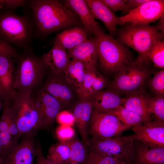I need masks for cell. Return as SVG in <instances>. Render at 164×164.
<instances>
[{
    "instance_id": "1",
    "label": "cell",
    "mask_w": 164,
    "mask_h": 164,
    "mask_svg": "<svg viewBox=\"0 0 164 164\" xmlns=\"http://www.w3.org/2000/svg\"><path fill=\"white\" fill-rule=\"evenodd\" d=\"M35 25L34 36L47 34L77 24V14L58 0H27Z\"/></svg>"
},
{
    "instance_id": "2",
    "label": "cell",
    "mask_w": 164,
    "mask_h": 164,
    "mask_svg": "<svg viewBox=\"0 0 164 164\" xmlns=\"http://www.w3.org/2000/svg\"><path fill=\"white\" fill-rule=\"evenodd\" d=\"M26 11L22 15L7 9L0 13V38L23 50L31 49L35 32L33 17L31 13Z\"/></svg>"
},
{
    "instance_id": "3",
    "label": "cell",
    "mask_w": 164,
    "mask_h": 164,
    "mask_svg": "<svg viewBox=\"0 0 164 164\" xmlns=\"http://www.w3.org/2000/svg\"><path fill=\"white\" fill-rule=\"evenodd\" d=\"M98 60L105 71L116 73L134 61L129 50L123 44L106 34L97 22L93 31Z\"/></svg>"
},
{
    "instance_id": "4",
    "label": "cell",
    "mask_w": 164,
    "mask_h": 164,
    "mask_svg": "<svg viewBox=\"0 0 164 164\" xmlns=\"http://www.w3.org/2000/svg\"><path fill=\"white\" fill-rule=\"evenodd\" d=\"M118 41L135 50L138 56L135 62L143 66L148 63L149 51L155 42L162 39L163 34L157 25H132L128 23L118 32Z\"/></svg>"
},
{
    "instance_id": "5",
    "label": "cell",
    "mask_w": 164,
    "mask_h": 164,
    "mask_svg": "<svg viewBox=\"0 0 164 164\" xmlns=\"http://www.w3.org/2000/svg\"><path fill=\"white\" fill-rule=\"evenodd\" d=\"M14 59L16 66L14 74L13 88L20 91H31L41 83L46 69L41 59L32 49L23 50Z\"/></svg>"
},
{
    "instance_id": "6",
    "label": "cell",
    "mask_w": 164,
    "mask_h": 164,
    "mask_svg": "<svg viewBox=\"0 0 164 164\" xmlns=\"http://www.w3.org/2000/svg\"><path fill=\"white\" fill-rule=\"evenodd\" d=\"M32 94L30 91L15 90L11 97L8 107L15 114L20 136L42 128L39 113Z\"/></svg>"
},
{
    "instance_id": "7",
    "label": "cell",
    "mask_w": 164,
    "mask_h": 164,
    "mask_svg": "<svg viewBox=\"0 0 164 164\" xmlns=\"http://www.w3.org/2000/svg\"><path fill=\"white\" fill-rule=\"evenodd\" d=\"M115 74L109 86L110 90L119 94H129L142 91L149 76L148 70L135 61Z\"/></svg>"
},
{
    "instance_id": "8",
    "label": "cell",
    "mask_w": 164,
    "mask_h": 164,
    "mask_svg": "<svg viewBox=\"0 0 164 164\" xmlns=\"http://www.w3.org/2000/svg\"><path fill=\"white\" fill-rule=\"evenodd\" d=\"M134 140L128 135L89 139L91 150L118 159L124 164L131 163Z\"/></svg>"
},
{
    "instance_id": "9",
    "label": "cell",
    "mask_w": 164,
    "mask_h": 164,
    "mask_svg": "<svg viewBox=\"0 0 164 164\" xmlns=\"http://www.w3.org/2000/svg\"><path fill=\"white\" fill-rule=\"evenodd\" d=\"M131 128L123 124L114 116L99 112L93 109L88 128L92 138L100 139L115 137Z\"/></svg>"
},
{
    "instance_id": "10",
    "label": "cell",
    "mask_w": 164,
    "mask_h": 164,
    "mask_svg": "<svg viewBox=\"0 0 164 164\" xmlns=\"http://www.w3.org/2000/svg\"><path fill=\"white\" fill-rule=\"evenodd\" d=\"M164 12L163 0H149L119 17L120 25L125 23L132 25L149 24L160 19Z\"/></svg>"
},
{
    "instance_id": "11",
    "label": "cell",
    "mask_w": 164,
    "mask_h": 164,
    "mask_svg": "<svg viewBox=\"0 0 164 164\" xmlns=\"http://www.w3.org/2000/svg\"><path fill=\"white\" fill-rule=\"evenodd\" d=\"M133 134L128 135L151 148L164 147V123L155 119L131 128Z\"/></svg>"
},
{
    "instance_id": "12",
    "label": "cell",
    "mask_w": 164,
    "mask_h": 164,
    "mask_svg": "<svg viewBox=\"0 0 164 164\" xmlns=\"http://www.w3.org/2000/svg\"><path fill=\"white\" fill-rule=\"evenodd\" d=\"M35 98L42 124V128L50 125L58 114L61 111L63 106L55 97L46 92L40 90Z\"/></svg>"
},
{
    "instance_id": "13",
    "label": "cell",
    "mask_w": 164,
    "mask_h": 164,
    "mask_svg": "<svg viewBox=\"0 0 164 164\" xmlns=\"http://www.w3.org/2000/svg\"><path fill=\"white\" fill-rule=\"evenodd\" d=\"M15 62L12 58L0 56V91L3 107H9L11 96L15 90L13 88Z\"/></svg>"
},
{
    "instance_id": "14",
    "label": "cell",
    "mask_w": 164,
    "mask_h": 164,
    "mask_svg": "<svg viewBox=\"0 0 164 164\" xmlns=\"http://www.w3.org/2000/svg\"><path fill=\"white\" fill-rule=\"evenodd\" d=\"M67 52L70 58L83 63L86 70H96L98 58L94 38L87 39Z\"/></svg>"
},
{
    "instance_id": "15",
    "label": "cell",
    "mask_w": 164,
    "mask_h": 164,
    "mask_svg": "<svg viewBox=\"0 0 164 164\" xmlns=\"http://www.w3.org/2000/svg\"><path fill=\"white\" fill-rule=\"evenodd\" d=\"M93 109L92 104L88 99L80 100L75 106L72 113L82 142L87 149L89 145L88 128Z\"/></svg>"
},
{
    "instance_id": "16",
    "label": "cell",
    "mask_w": 164,
    "mask_h": 164,
    "mask_svg": "<svg viewBox=\"0 0 164 164\" xmlns=\"http://www.w3.org/2000/svg\"><path fill=\"white\" fill-rule=\"evenodd\" d=\"M132 162L133 164H164V147L151 148L134 140Z\"/></svg>"
},
{
    "instance_id": "17",
    "label": "cell",
    "mask_w": 164,
    "mask_h": 164,
    "mask_svg": "<svg viewBox=\"0 0 164 164\" xmlns=\"http://www.w3.org/2000/svg\"><path fill=\"white\" fill-rule=\"evenodd\" d=\"M36 150L30 138L16 144L5 156L4 164H33Z\"/></svg>"
},
{
    "instance_id": "18",
    "label": "cell",
    "mask_w": 164,
    "mask_h": 164,
    "mask_svg": "<svg viewBox=\"0 0 164 164\" xmlns=\"http://www.w3.org/2000/svg\"><path fill=\"white\" fill-rule=\"evenodd\" d=\"M85 1L94 18L102 21L109 32L114 35L117 32V26L120 25L119 17L117 16L101 0Z\"/></svg>"
},
{
    "instance_id": "19",
    "label": "cell",
    "mask_w": 164,
    "mask_h": 164,
    "mask_svg": "<svg viewBox=\"0 0 164 164\" xmlns=\"http://www.w3.org/2000/svg\"><path fill=\"white\" fill-rule=\"evenodd\" d=\"M107 84L106 79L96 70H86L82 84L76 91L80 100L87 99Z\"/></svg>"
},
{
    "instance_id": "20",
    "label": "cell",
    "mask_w": 164,
    "mask_h": 164,
    "mask_svg": "<svg viewBox=\"0 0 164 164\" xmlns=\"http://www.w3.org/2000/svg\"><path fill=\"white\" fill-rule=\"evenodd\" d=\"M41 58L46 69L56 75L63 73L70 60L67 50L53 45Z\"/></svg>"
},
{
    "instance_id": "21",
    "label": "cell",
    "mask_w": 164,
    "mask_h": 164,
    "mask_svg": "<svg viewBox=\"0 0 164 164\" xmlns=\"http://www.w3.org/2000/svg\"><path fill=\"white\" fill-rule=\"evenodd\" d=\"M92 103L93 109L104 113L122 106L123 98L114 91L101 90L91 97L88 99Z\"/></svg>"
},
{
    "instance_id": "22",
    "label": "cell",
    "mask_w": 164,
    "mask_h": 164,
    "mask_svg": "<svg viewBox=\"0 0 164 164\" xmlns=\"http://www.w3.org/2000/svg\"><path fill=\"white\" fill-rule=\"evenodd\" d=\"M122 106L128 110L140 115L144 123L152 120L149 103V96L142 91L128 94L123 98Z\"/></svg>"
},
{
    "instance_id": "23",
    "label": "cell",
    "mask_w": 164,
    "mask_h": 164,
    "mask_svg": "<svg viewBox=\"0 0 164 164\" xmlns=\"http://www.w3.org/2000/svg\"><path fill=\"white\" fill-rule=\"evenodd\" d=\"M87 32L85 29L78 27L65 30L56 36L53 45L69 50L87 39Z\"/></svg>"
},
{
    "instance_id": "24",
    "label": "cell",
    "mask_w": 164,
    "mask_h": 164,
    "mask_svg": "<svg viewBox=\"0 0 164 164\" xmlns=\"http://www.w3.org/2000/svg\"><path fill=\"white\" fill-rule=\"evenodd\" d=\"M42 90L55 97L63 106H67L72 99V94L69 87L57 77L49 80Z\"/></svg>"
},
{
    "instance_id": "25",
    "label": "cell",
    "mask_w": 164,
    "mask_h": 164,
    "mask_svg": "<svg viewBox=\"0 0 164 164\" xmlns=\"http://www.w3.org/2000/svg\"><path fill=\"white\" fill-rule=\"evenodd\" d=\"M64 5L79 16L87 32L93 33L94 26L97 22L85 0H67L65 1Z\"/></svg>"
},
{
    "instance_id": "26",
    "label": "cell",
    "mask_w": 164,
    "mask_h": 164,
    "mask_svg": "<svg viewBox=\"0 0 164 164\" xmlns=\"http://www.w3.org/2000/svg\"><path fill=\"white\" fill-rule=\"evenodd\" d=\"M86 71L83 63L72 59L65 69L63 73L67 83L76 91L82 84Z\"/></svg>"
},
{
    "instance_id": "27",
    "label": "cell",
    "mask_w": 164,
    "mask_h": 164,
    "mask_svg": "<svg viewBox=\"0 0 164 164\" xmlns=\"http://www.w3.org/2000/svg\"><path fill=\"white\" fill-rule=\"evenodd\" d=\"M70 157L68 142L60 141L50 146L46 158L55 164H67L69 163Z\"/></svg>"
},
{
    "instance_id": "28",
    "label": "cell",
    "mask_w": 164,
    "mask_h": 164,
    "mask_svg": "<svg viewBox=\"0 0 164 164\" xmlns=\"http://www.w3.org/2000/svg\"><path fill=\"white\" fill-rule=\"evenodd\" d=\"M104 113L115 116L122 124L131 128L144 123V120L140 115L123 106H119Z\"/></svg>"
},
{
    "instance_id": "29",
    "label": "cell",
    "mask_w": 164,
    "mask_h": 164,
    "mask_svg": "<svg viewBox=\"0 0 164 164\" xmlns=\"http://www.w3.org/2000/svg\"><path fill=\"white\" fill-rule=\"evenodd\" d=\"M70 149L69 163H84L87 156V148L83 142L75 137L67 141Z\"/></svg>"
},
{
    "instance_id": "30",
    "label": "cell",
    "mask_w": 164,
    "mask_h": 164,
    "mask_svg": "<svg viewBox=\"0 0 164 164\" xmlns=\"http://www.w3.org/2000/svg\"><path fill=\"white\" fill-rule=\"evenodd\" d=\"M148 57L154 66L161 69L164 67V42L157 40L149 52Z\"/></svg>"
},
{
    "instance_id": "31",
    "label": "cell",
    "mask_w": 164,
    "mask_h": 164,
    "mask_svg": "<svg viewBox=\"0 0 164 164\" xmlns=\"http://www.w3.org/2000/svg\"><path fill=\"white\" fill-rule=\"evenodd\" d=\"M82 164H124L114 158L107 156L91 150L87 153Z\"/></svg>"
},
{
    "instance_id": "32",
    "label": "cell",
    "mask_w": 164,
    "mask_h": 164,
    "mask_svg": "<svg viewBox=\"0 0 164 164\" xmlns=\"http://www.w3.org/2000/svg\"><path fill=\"white\" fill-rule=\"evenodd\" d=\"M149 103L150 111L155 117V119L164 123V97H149Z\"/></svg>"
},
{
    "instance_id": "33",
    "label": "cell",
    "mask_w": 164,
    "mask_h": 164,
    "mask_svg": "<svg viewBox=\"0 0 164 164\" xmlns=\"http://www.w3.org/2000/svg\"><path fill=\"white\" fill-rule=\"evenodd\" d=\"M149 85L155 96L164 97V70H162L155 73L150 80Z\"/></svg>"
},
{
    "instance_id": "34",
    "label": "cell",
    "mask_w": 164,
    "mask_h": 164,
    "mask_svg": "<svg viewBox=\"0 0 164 164\" xmlns=\"http://www.w3.org/2000/svg\"><path fill=\"white\" fill-rule=\"evenodd\" d=\"M15 138L7 130L0 132V142L5 156L16 144Z\"/></svg>"
},
{
    "instance_id": "35",
    "label": "cell",
    "mask_w": 164,
    "mask_h": 164,
    "mask_svg": "<svg viewBox=\"0 0 164 164\" xmlns=\"http://www.w3.org/2000/svg\"><path fill=\"white\" fill-rule=\"evenodd\" d=\"M56 134L60 141L66 142L74 138L75 133L72 126L60 125L56 129Z\"/></svg>"
},
{
    "instance_id": "36",
    "label": "cell",
    "mask_w": 164,
    "mask_h": 164,
    "mask_svg": "<svg viewBox=\"0 0 164 164\" xmlns=\"http://www.w3.org/2000/svg\"><path fill=\"white\" fill-rule=\"evenodd\" d=\"M101 1L112 11H121L128 13L129 11L127 7L126 0H101Z\"/></svg>"
},
{
    "instance_id": "37",
    "label": "cell",
    "mask_w": 164,
    "mask_h": 164,
    "mask_svg": "<svg viewBox=\"0 0 164 164\" xmlns=\"http://www.w3.org/2000/svg\"><path fill=\"white\" fill-rule=\"evenodd\" d=\"M56 119L60 125L73 126L75 123L74 116L72 113L67 110L61 111Z\"/></svg>"
},
{
    "instance_id": "38",
    "label": "cell",
    "mask_w": 164,
    "mask_h": 164,
    "mask_svg": "<svg viewBox=\"0 0 164 164\" xmlns=\"http://www.w3.org/2000/svg\"><path fill=\"white\" fill-rule=\"evenodd\" d=\"M19 53L15 48L0 38V56L9 57L14 59Z\"/></svg>"
},
{
    "instance_id": "39",
    "label": "cell",
    "mask_w": 164,
    "mask_h": 164,
    "mask_svg": "<svg viewBox=\"0 0 164 164\" xmlns=\"http://www.w3.org/2000/svg\"><path fill=\"white\" fill-rule=\"evenodd\" d=\"M7 108L9 117V126L8 130L15 138L20 136L17 126L15 117L11 108L5 107Z\"/></svg>"
},
{
    "instance_id": "40",
    "label": "cell",
    "mask_w": 164,
    "mask_h": 164,
    "mask_svg": "<svg viewBox=\"0 0 164 164\" xmlns=\"http://www.w3.org/2000/svg\"><path fill=\"white\" fill-rule=\"evenodd\" d=\"M27 0H4V6L6 9L14 10L17 8L25 6Z\"/></svg>"
},
{
    "instance_id": "41",
    "label": "cell",
    "mask_w": 164,
    "mask_h": 164,
    "mask_svg": "<svg viewBox=\"0 0 164 164\" xmlns=\"http://www.w3.org/2000/svg\"><path fill=\"white\" fill-rule=\"evenodd\" d=\"M9 126V115L6 108L4 107L0 118V132L8 130Z\"/></svg>"
},
{
    "instance_id": "42",
    "label": "cell",
    "mask_w": 164,
    "mask_h": 164,
    "mask_svg": "<svg viewBox=\"0 0 164 164\" xmlns=\"http://www.w3.org/2000/svg\"><path fill=\"white\" fill-rule=\"evenodd\" d=\"M35 158V164H55L45 157L40 147L36 149Z\"/></svg>"
},
{
    "instance_id": "43",
    "label": "cell",
    "mask_w": 164,
    "mask_h": 164,
    "mask_svg": "<svg viewBox=\"0 0 164 164\" xmlns=\"http://www.w3.org/2000/svg\"><path fill=\"white\" fill-rule=\"evenodd\" d=\"M149 0H126V4L129 12L138 7L143 3Z\"/></svg>"
},
{
    "instance_id": "44",
    "label": "cell",
    "mask_w": 164,
    "mask_h": 164,
    "mask_svg": "<svg viewBox=\"0 0 164 164\" xmlns=\"http://www.w3.org/2000/svg\"><path fill=\"white\" fill-rule=\"evenodd\" d=\"M160 20L159 23L157 25L159 30L162 33L164 34V14L160 18Z\"/></svg>"
},
{
    "instance_id": "45",
    "label": "cell",
    "mask_w": 164,
    "mask_h": 164,
    "mask_svg": "<svg viewBox=\"0 0 164 164\" xmlns=\"http://www.w3.org/2000/svg\"><path fill=\"white\" fill-rule=\"evenodd\" d=\"M4 106V103L3 99L0 92V110L2 107Z\"/></svg>"
},
{
    "instance_id": "46",
    "label": "cell",
    "mask_w": 164,
    "mask_h": 164,
    "mask_svg": "<svg viewBox=\"0 0 164 164\" xmlns=\"http://www.w3.org/2000/svg\"><path fill=\"white\" fill-rule=\"evenodd\" d=\"M0 156H4L3 149H2L0 142Z\"/></svg>"
},
{
    "instance_id": "47",
    "label": "cell",
    "mask_w": 164,
    "mask_h": 164,
    "mask_svg": "<svg viewBox=\"0 0 164 164\" xmlns=\"http://www.w3.org/2000/svg\"><path fill=\"white\" fill-rule=\"evenodd\" d=\"M5 157L4 156H0V162L4 161Z\"/></svg>"
},
{
    "instance_id": "48",
    "label": "cell",
    "mask_w": 164,
    "mask_h": 164,
    "mask_svg": "<svg viewBox=\"0 0 164 164\" xmlns=\"http://www.w3.org/2000/svg\"><path fill=\"white\" fill-rule=\"evenodd\" d=\"M4 161L3 162H0V164H4Z\"/></svg>"
},
{
    "instance_id": "49",
    "label": "cell",
    "mask_w": 164,
    "mask_h": 164,
    "mask_svg": "<svg viewBox=\"0 0 164 164\" xmlns=\"http://www.w3.org/2000/svg\"><path fill=\"white\" fill-rule=\"evenodd\" d=\"M67 164H78L75 163H70Z\"/></svg>"
},
{
    "instance_id": "50",
    "label": "cell",
    "mask_w": 164,
    "mask_h": 164,
    "mask_svg": "<svg viewBox=\"0 0 164 164\" xmlns=\"http://www.w3.org/2000/svg\"></svg>"
}]
</instances>
